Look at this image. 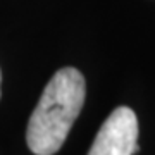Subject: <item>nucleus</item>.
<instances>
[{
	"mask_svg": "<svg viewBox=\"0 0 155 155\" xmlns=\"http://www.w3.org/2000/svg\"><path fill=\"white\" fill-rule=\"evenodd\" d=\"M86 84L74 67H64L52 76L26 127V143L35 155H54L64 145L83 109Z\"/></svg>",
	"mask_w": 155,
	"mask_h": 155,
	"instance_id": "nucleus-1",
	"label": "nucleus"
},
{
	"mask_svg": "<svg viewBox=\"0 0 155 155\" xmlns=\"http://www.w3.org/2000/svg\"><path fill=\"white\" fill-rule=\"evenodd\" d=\"M138 150L136 114L129 107H117L98 129L88 155H133Z\"/></svg>",
	"mask_w": 155,
	"mask_h": 155,
	"instance_id": "nucleus-2",
	"label": "nucleus"
},
{
	"mask_svg": "<svg viewBox=\"0 0 155 155\" xmlns=\"http://www.w3.org/2000/svg\"><path fill=\"white\" fill-rule=\"evenodd\" d=\"M0 84H2V72H0ZM0 97H2V90H0Z\"/></svg>",
	"mask_w": 155,
	"mask_h": 155,
	"instance_id": "nucleus-3",
	"label": "nucleus"
}]
</instances>
